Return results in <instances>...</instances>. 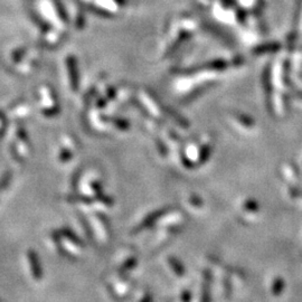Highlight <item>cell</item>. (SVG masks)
<instances>
[{
	"instance_id": "cell-1",
	"label": "cell",
	"mask_w": 302,
	"mask_h": 302,
	"mask_svg": "<svg viewBox=\"0 0 302 302\" xmlns=\"http://www.w3.org/2000/svg\"><path fill=\"white\" fill-rule=\"evenodd\" d=\"M28 259H29V262H31V265H33V269H34V276H35V279H40V277L42 275H40V269H38L37 266V256L34 252H29L28 253Z\"/></svg>"
}]
</instances>
